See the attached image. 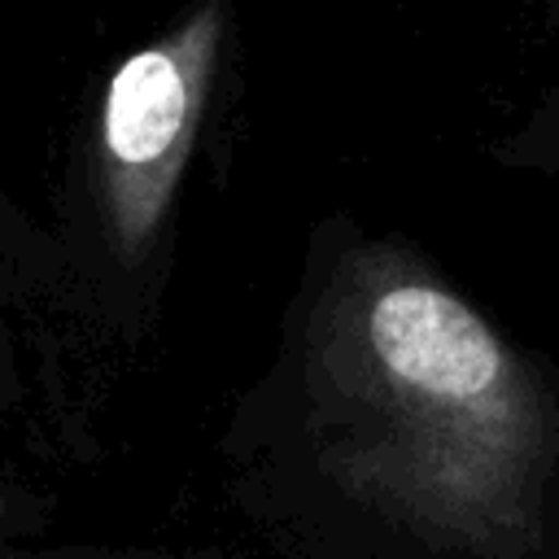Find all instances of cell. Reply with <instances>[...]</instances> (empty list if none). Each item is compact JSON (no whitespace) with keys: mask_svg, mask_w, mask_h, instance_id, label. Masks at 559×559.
I'll use <instances>...</instances> for the list:
<instances>
[{"mask_svg":"<svg viewBox=\"0 0 559 559\" xmlns=\"http://www.w3.org/2000/svg\"><path fill=\"white\" fill-rule=\"evenodd\" d=\"M328 467L432 542L515 550L537 533L555 459L542 384L450 288L354 258L310 332Z\"/></svg>","mask_w":559,"mask_h":559,"instance_id":"obj_1","label":"cell"},{"mask_svg":"<svg viewBox=\"0 0 559 559\" xmlns=\"http://www.w3.org/2000/svg\"><path fill=\"white\" fill-rule=\"evenodd\" d=\"M218 22L223 9L205 4L175 35L131 52L109 79L100 109V197L122 258H140L170 210L205 109L223 39Z\"/></svg>","mask_w":559,"mask_h":559,"instance_id":"obj_2","label":"cell"},{"mask_svg":"<svg viewBox=\"0 0 559 559\" xmlns=\"http://www.w3.org/2000/svg\"><path fill=\"white\" fill-rule=\"evenodd\" d=\"M4 515H9V498L0 493V520H4Z\"/></svg>","mask_w":559,"mask_h":559,"instance_id":"obj_3","label":"cell"}]
</instances>
